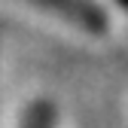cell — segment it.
<instances>
[{
    "label": "cell",
    "mask_w": 128,
    "mask_h": 128,
    "mask_svg": "<svg viewBox=\"0 0 128 128\" xmlns=\"http://www.w3.org/2000/svg\"><path fill=\"white\" fill-rule=\"evenodd\" d=\"M22 128H55V107L52 101H34L22 119Z\"/></svg>",
    "instance_id": "7a4b0ae2"
},
{
    "label": "cell",
    "mask_w": 128,
    "mask_h": 128,
    "mask_svg": "<svg viewBox=\"0 0 128 128\" xmlns=\"http://www.w3.org/2000/svg\"><path fill=\"white\" fill-rule=\"evenodd\" d=\"M24 3L46 9V12L58 15V18H64V22L82 28V30H92V34L107 30V12L98 3H92V0H24Z\"/></svg>",
    "instance_id": "6da1fadb"
},
{
    "label": "cell",
    "mask_w": 128,
    "mask_h": 128,
    "mask_svg": "<svg viewBox=\"0 0 128 128\" xmlns=\"http://www.w3.org/2000/svg\"><path fill=\"white\" fill-rule=\"evenodd\" d=\"M116 3H119V6H122L125 12H128V0H116Z\"/></svg>",
    "instance_id": "3957f363"
}]
</instances>
